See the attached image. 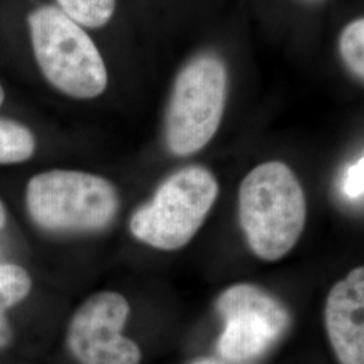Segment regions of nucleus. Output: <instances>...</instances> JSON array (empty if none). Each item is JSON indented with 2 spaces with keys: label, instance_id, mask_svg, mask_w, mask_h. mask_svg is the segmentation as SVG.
<instances>
[{
  "label": "nucleus",
  "instance_id": "nucleus-1",
  "mask_svg": "<svg viewBox=\"0 0 364 364\" xmlns=\"http://www.w3.org/2000/svg\"><path fill=\"white\" fill-rule=\"evenodd\" d=\"M239 221L260 259H281L297 245L306 223V200L287 164L264 162L245 177L239 188Z\"/></svg>",
  "mask_w": 364,
  "mask_h": 364
},
{
  "label": "nucleus",
  "instance_id": "nucleus-2",
  "mask_svg": "<svg viewBox=\"0 0 364 364\" xmlns=\"http://www.w3.org/2000/svg\"><path fill=\"white\" fill-rule=\"evenodd\" d=\"M30 218L54 234H90L117 218L120 200L115 185L76 170H50L34 176L26 191Z\"/></svg>",
  "mask_w": 364,
  "mask_h": 364
},
{
  "label": "nucleus",
  "instance_id": "nucleus-3",
  "mask_svg": "<svg viewBox=\"0 0 364 364\" xmlns=\"http://www.w3.org/2000/svg\"><path fill=\"white\" fill-rule=\"evenodd\" d=\"M39 69L54 88L76 99H93L108 84L105 61L91 37L61 9L42 6L28 15Z\"/></svg>",
  "mask_w": 364,
  "mask_h": 364
},
{
  "label": "nucleus",
  "instance_id": "nucleus-4",
  "mask_svg": "<svg viewBox=\"0 0 364 364\" xmlns=\"http://www.w3.org/2000/svg\"><path fill=\"white\" fill-rule=\"evenodd\" d=\"M218 196L219 183L208 169L193 165L177 170L134 212L131 234L158 250L183 247L204 224Z\"/></svg>",
  "mask_w": 364,
  "mask_h": 364
},
{
  "label": "nucleus",
  "instance_id": "nucleus-5",
  "mask_svg": "<svg viewBox=\"0 0 364 364\" xmlns=\"http://www.w3.org/2000/svg\"><path fill=\"white\" fill-rule=\"evenodd\" d=\"M227 68L215 54H201L176 80L166 114V144L174 156L195 154L216 134L227 100Z\"/></svg>",
  "mask_w": 364,
  "mask_h": 364
},
{
  "label": "nucleus",
  "instance_id": "nucleus-6",
  "mask_svg": "<svg viewBox=\"0 0 364 364\" xmlns=\"http://www.w3.org/2000/svg\"><path fill=\"white\" fill-rule=\"evenodd\" d=\"M216 308L225 321L218 351L230 362L260 356L284 336L290 326V316L282 302L250 284H237L224 290Z\"/></svg>",
  "mask_w": 364,
  "mask_h": 364
},
{
  "label": "nucleus",
  "instance_id": "nucleus-7",
  "mask_svg": "<svg viewBox=\"0 0 364 364\" xmlns=\"http://www.w3.org/2000/svg\"><path fill=\"white\" fill-rule=\"evenodd\" d=\"M130 304L117 291H100L87 299L73 314L66 344L81 364H138L142 353L122 331Z\"/></svg>",
  "mask_w": 364,
  "mask_h": 364
},
{
  "label": "nucleus",
  "instance_id": "nucleus-8",
  "mask_svg": "<svg viewBox=\"0 0 364 364\" xmlns=\"http://www.w3.org/2000/svg\"><path fill=\"white\" fill-rule=\"evenodd\" d=\"M326 328L340 364H364V269L356 267L331 289Z\"/></svg>",
  "mask_w": 364,
  "mask_h": 364
},
{
  "label": "nucleus",
  "instance_id": "nucleus-9",
  "mask_svg": "<svg viewBox=\"0 0 364 364\" xmlns=\"http://www.w3.org/2000/svg\"><path fill=\"white\" fill-rule=\"evenodd\" d=\"M36 136L26 126L0 117V164H19L34 156Z\"/></svg>",
  "mask_w": 364,
  "mask_h": 364
},
{
  "label": "nucleus",
  "instance_id": "nucleus-10",
  "mask_svg": "<svg viewBox=\"0 0 364 364\" xmlns=\"http://www.w3.org/2000/svg\"><path fill=\"white\" fill-rule=\"evenodd\" d=\"M61 10L77 25L97 28L107 25L115 11L117 0H57Z\"/></svg>",
  "mask_w": 364,
  "mask_h": 364
},
{
  "label": "nucleus",
  "instance_id": "nucleus-11",
  "mask_svg": "<svg viewBox=\"0 0 364 364\" xmlns=\"http://www.w3.org/2000/svg\"><path fill=\"white\" fill-rule=\"evenodd\" d=\"M31 285V278L23 267L0 263V309L6 311L26 299Z\"/></svg>",
  "mask_w": 364,
  "mask_h": 364
},
{
  "label": "nucleus",
  "instance_id": "nucleus-12",
  "mask_svg": "<svg viewBox=\"0 0 364 364\" xmlns=\"http://www.w3.org/2000/svg\"><path fill=\"white\" fill-rule=\"evenodd\" d=\"M340 53L344 63L358 77L364 75V22L356 19L346 27L340 37Z\"/></svg>",
  "mask_w": 364,
  "mask_h": 364
},
{
  "label": "nucleus",
  "instance_id": "nucleus-13",
  "mask_svg": "<svg viewBox=\"0 0 364 364\" xmlns=\"http://www.w3.org/2000/svg\"><path fill=\"white\" fill-rule=\"evenodd\" d=\"M364 161L360 156L356 162L346 170L343 178V192L350 198H359L363 196Z\"/></svg>",
  "mask_w": 364,
  "mask_h": 364
},
{
  "label": "nucleus",
  "instance_id": "nucleus-14",
  "mask_svg": "<svg viewBox=\"0 0 364 364\" xmlns=\"http://www.w3.org/2000/svg\"><path fill=\"white\" fill-rule=\"evenodd\" d=\"M13 340V329L4 311L0 309V348H6Z\"/></svg>",
  "mask_w": 364,
  "mask_h": 364
},
{
  "label": "nucleus",
  "instance_id": "nucleus-15",
  "mask_svg": "<svg viewBox=\"0 0 364 364\" xmlns=\"http://www.w3.org/2000/svg\"><path fill=\"white\" fill-rule=\"evenodd\" d=\"M6 221H7V213H6V208H4L3 203L0 201V230L6 225Z\"/></svg>",
  "mask_w": 364,
  "mask_h": 364
},
{
  "label": "nucleus",
  "instance_id": "nucleus-16",
  "mask_svg": "<svg viewBox=\"0 0 364 364\" xmlns=\"http://www.w3.org/2000/svg\"><path fill=\"white\" fill-rule=\"evenodd\" d=\"M3 102H4V91H3V87L0 84V105H3Z\"/></svg>",
  "mask_w": 364,
  "mask_h": 364
}]
</instances>
